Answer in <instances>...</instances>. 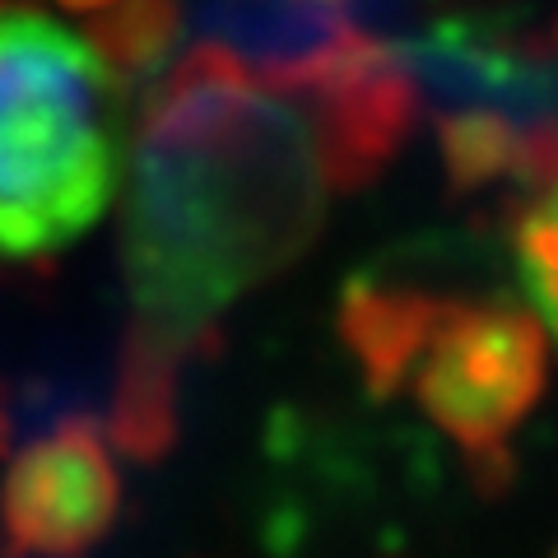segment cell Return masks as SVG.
<instances>
[{
  "mask_svg": "<svg viewBox=\"0 0 558 558\" xmlns=\"http://www.w3.org/2000/svg\"><path fill=\"white\" fill-rule=\"evenodd\" d=\"M354 186L368 172L322 98L201 43L159 80L135 126L121 223L131 336L108 418L121 451L172 442L186 359L312 247L330 201Z\"/></svg>",
  "mask_w": 558,
  "mask_h": 558,
  "instance_id": "6da1fadb",
  "label": "cell"
},
{
  "mask_svg": "<svg viewBox=\"0 0 558 558\" xmlns=\"http://www.w3.org/2000/svg\"><path fill=\"white\" fill-rule=\"evenodd\" d=\"M121 182V75L94 38L0 0V260L70 247Z\"/></svg>",
  "mask_w": 558,
  "mask_h": 558,
  "instance_id": "7a4b0ae2",
  "label": "cell"
},
{
  "mask_svg": "<svg viewBox=\"0 0 558 558\" xmlns=\"http://www.w3.org/2000/svg\"><path fill=\"white\" fill-rule=\"evenodd\" d=\"M391 57L457 191H539L558 178V20L447 10L391 38Z\"/></svg>",
  "mask_w": 558,
  "mask_h": 558,
  "instance_id": "3957f363",
  "label": "cell"
},
{
  "mask_svg": "<svg viewBox=\"0 0 558 558\" xmlns=\"http://www.w3.org/2000/svg\"><path fill=\"white\" fill-rule=\"evenodd\" d=\"M418 410L457 442L484 484L508 475V438L545 391V330L508 303L433 299L405 377Z\"/></svg>",
  "mask_w": 558,
  "mask_h": 558,
  "instance_id": "277c9868",
  "label": "cell"
},
{
  "mask_svg": "<svg viewBox=\"0 0 558 558\" xmlns=\"http://www.w3.org/2000/svg\"><path fill=\"white\" fill-rule=\"evenodd\" d=\"M121 442L108 418L65 414L0 475L5 558H84L121 512Z\"/></svg>",
  "mask_w": 558,
  "mask_h": 558,
  "instance_id": "5b68a950",
  "label": "cell"
},
{
  "mask_svg": "<svg viewBox=\"0 0 558 558\" xmlns=\"http://www.w3.org/2000/svg\"><path fill=\"white\" fill-rule=\"evenodd\" d=\"M517 270L521 289L531 293L535 322L554 330L558 340V178L531 191L517 219Z\"/></svg>",
  "mask_w": 558,
  "mask_h": 558,
  "instance_id": "8992f818",
  "label": "cell"
},
{
  "mask_svg": "<svg viewBox=\"0 0 558 558\" xmlns=\"http://www.w3.org/2000/svg\"><path fill=\"white\" fill-rule=\"evenodd\" d=\"M57 5L80 10V14H108L112 5H121V0H57Z\"/></svg>",
  "mask_w": 558,
  "mask_h": 558,
  "instance_id": "52a82bcc",
  "label": "cell"
}]
</instances>
